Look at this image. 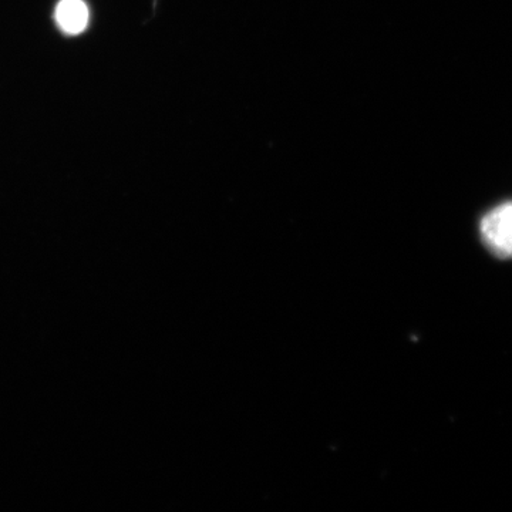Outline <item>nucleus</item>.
<instances>
[{
	"mask_svg": "<svg viewBox=\"0 0 512 512\" xmlns=\"http://www.w3.org/2000/svg\"><path fill=\"white\" fill-rule=\"evenodd\" d=\"M55 18L63 33L70 36L80 35L89 26V6L84 0H60Z\"/></svg>",
	"mask_w": 512,
	"mask_h": 512,
	"instance_id": "nucleus-2",
	"label": "nucleus"
},
{
	"mask_svg": "<svg viewBox=\"0 0 512 512\" xmlns=\"http://www.w3.org/2000/svg\"><path fill=\"white\" fill-rule=\"evenodd\" d=\"M480 235L491 254L512 259V201L503 202L484 215Z\"/></svg>",
	"mask_w": 512,
	"mask_h": 512,
	"instance_id": "nucleus-1",
	"label": "nucleus"
}]
</instances>
